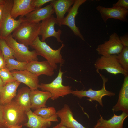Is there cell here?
Returning a JSON list of instances; mask_svg holds the SVG:
<instances>
[{
  "label": "cell",
  "mask_w": 128,
  "mask_h": 128,
  "mask_svg": "<svg viewBox=\"0 0 128 128\" xmlns=\"http://www.w3.org/2000/svg\"><path fill=\"white\" fill-rule=\"evenodd\" d=\"M0 49L5 60L9 58L14 59V51L4 39H0Z\"/></svg>",
  "instance_id": "obj_28"
},
{
  "label": "cell",
  "mask_w": 128,
  "mask_h": 128,
  "mask_svg": "<svg viewBox=\"0 0 128 128\" xmlns=\"http://www.w3.org/2000/svg\"><path fill=\"white\" fill-rule=\"evenodd\" d=\"M101 77L103 81V86L100 90H94L91 88L88 90L72 91L71 94L80 98L84 97L89 98L88 100L91 101H96L98 102L102 106H103L102 99L103 97L105 96L110 97L114 96L115 93L106 90L105 88V83L108 81V79L104 77L99 72H97Z\"/></svg>",
  "instance_id": "obj_8"
},
{
  "label": "cell",
  "mask_w": 128,
  "mask_h": 128,
  "mask_svg": "<svg viewBox=\"0 0 128 128\" xmlns=\"http://www.w3.org/2000/svg\"><path fill=\"white\" fill-rule=\"evenodd\" d=\"M0 128H8L5 123L4 117V106L0 104Z\"/></svg>",
  "instance_id": "obj_32"
},
{
  "label": "cell",
  "mask_w": 128,
  "mask_h": 128,
  "mask_svg": "<svg viewBox=\"0 0 128 128\" xmlns=\"http://www.w3.org/2000/svg\"><path fill=\"white\" fill-rule=\"evenodd\" d=\"M56 112L55 108L52 106L40 108L35 110L33 112L36 115L45 119L50 118Z\"/></svg>",
  "instance_id": "obj_27"
},
{
  "label": "cell",
  "mask_w": 128,
  "mask_h": 128,
  "mask_svg": "<svg viewBox=\"0 0 128 128\" xmlns=\"http://www.w3.org/2000/svg\"><path fill=\"white\" fill-rule=\"evenodd\" d=\"M22 126H11L8 128H22Z\"/></svg>",
  "instance_id": "obj_38"
},
{
  "label": "cell",
  "mask_w": 128,
  "mask_h": 128,
  "mask_svg": "<svg viewBox=\"0 0 128 128\" xmlns=\"http://www.w3.org/2000/svg\"><path fill=\"white\" fill-rule=\"evenodd\" d=\"M11 72L16 81L23 83L31 90L38 89L39 81L38 76L27 70L19 71L14 70Z\"/></svg>",
  "instance_id": "obj_14"
},
{
  "label": "cell",
  "mask_w": 128,
  "mask_h": 128,
  "mask_svg": "<svg viewBox=\"0 0 128 128\" xmlns=\"http://www.w3.org/2000/svg\"><path fill=\"white\" fill-rule=\"evenodd\" d=\"M6 67L5 60L1 50H0V70Z\"/></svg>",
  "instance_id": "obj_34"
},
{
  "label": "cell",
  "mask_w": 128,
  "mask_h": 128,
  "mask_svg": "<svg viewBox=\"0 0 128 128\" xmlns=\"http://www.w3.org/2000/svg\"><path fill=\"white\" fill-rule=\"evenodd\" d=\"M13 0H5L0 22V38L4 39L11 34L23 21V17H20L17 20L13 18L11 12Z\"/></svg>",
  "instance_id": "obj_3"
},
{
  "label": "cell",
  "mask_w": 128,
  "mask_h": 128,
  "mask_svg": "<svg viewBox=\"0 0 128 128\" xmlns=\"http://www.w3.org/2000/svg\"></svg>",
  "instance_id": "obj_41"
},
{
  "label": "cell",
  "mask_w": 128,
  "mask_h": 128,
  "mask_svg": "<svg viewBox=\"0 0 128 128\" xmlns=\"http://www.w3.org/2000/svg\"><path fill=\"white\" fill-rule=\"evenodd\" d=\"M64 45L62 43L60 47L54 50L45 41H41L38 36L30 46L35 50L38 55L44 58L54 69L56 70L57 68V64H60L61 66L64 63V60L61 53Z\"/></svg>",
  "instance_id": "obj_1"
},
{
  "label": "cell",
  "mask_w": 128,
  "mask_h": 128,
  "mask_svg": "<svg viewBox=\"0 0 128 128\" xmlns=\"http://www.w3.org/2000/svg\"><path fill=\"white\" fill-rule=\"evenodd\" d=\"M123 47L119 37L117 34L114 32L110 36L108 41L99 45L96 50L99 54L102 56L117 55L121 51Z\"/></svg>",
  "instance_id": "obj_9"
},
{
  "label": "cell",
  "mask_w": 128,
  "mask_h": 128,
  "mask_svg": "<svg viewBox=\"0 0 128 128\" xmlns=\"http://www.w3.org/2000/svg\"><path fill=\"white\" fill-rule=\"evenodd\" d=\"M123 83L119 91L116 104L112 110L113 112L121 111L128 113V74L125 75Z\"/></svg>",
  "instance_id": "obj_21"
},
{
  "label": "cell",
  "mask_w": 128,
  "mask_h": 128,
  "mask_svg": "<svg viewBox=\"0 0 128 128\" xmlns=\"http://www.w3.org/2000/svg\"><path fill=\"white\" fill-rule=\"evenodd\" d=\"M28 120L24 126L30 128H42L50 127L52 122H58V117L56 113L50 118H44L34 113L31 110L25 112Z\"/></svg>",
  "instance_id": "obj_13"
},
{
  "label": "cell",
  "mask_w": 128,
  "mask_h": 128,
  "mask_svg": "<svg viewBox=\"0 0 128 128\" xmlns=\"http://www.w3.org/2000/svg\"><path fill=\"white\" fill-rule=\"evenodd\" d=\"M116 55H102L98 58L94 64L96 72L100 70H105L108 72L115 75L119 73L124 75L128 74L119 63Z\"/></svg>",
  "instance_id": "obj_7"
},
{
  "label": "cell",
  "mask_w": 128,
  "mask_h": 128,
  "mask_svg": "<svg viewBox=\"0 0 128 128\" xmlns=\"http://www.w3.org/2000/svg\"><path fill=\"white\" fill-rule=\"evenodd\" d=\"M5 1V0H0V4H4Z\"/></svg>",
  "instance_id": "obj_39"
},
{
  "label": "cell",
  "mask_w": 128,
  "mask_h": 128,
  "mask_svg": "<svg viewBox=\"0 0 128 128\" xmlns=\"http://www.w3.org/2000/svg\"><path fill=\"white\" fill-rule=\"evenodd\" d=\"M5 62L6 67L10 71L15 69L19 71L26 70L27 62H20L12 58L8 59Z\"/></svg>",
  "instance_id": "obj_25"
},
{
  "label": "cell",
  "mask_w": 128,
  "mask_h": 128,
  "mask_svg": "<svg viewBox=\"0 0 128 128\" xmlns=\"http://www.w3.org/2000/svg\"><path fill=\"white\" fill-rule=\"evenodd\" d=\"M61 66L57 76L51 82L47 84L41 83L39 86V88L42 91H47L51 94L50 99L53 100L71 94L72 91L71 87L64 86L62 84V76L64 72L61 71Z\"/></svg>",
  "instance_id": "obj_5"
},
{
  "label": "cell",
  "mask_w": 128,
  "mask_h": 128,
  "mask_svg": "<svg viewBox=\"0 0 128 128\" xmlns=\"http://www.w3.org/2000/svg\"><path fill=\"white\" fill-rule=\"evenodd\" d=\"M53 0H32V4L36 9L41 7L44 4L50 2Z\"/></svg>",
  "instance_id": "obj_30"
},
{
  "label": "cell",
  "mask_w": 128,
  "mask_h": 128,
  "mask_svg": "<svg viewBox=\"0 0 128 128\" xmlns=\"http://www.w3.org/2000/svg\"><path fill=\"white\" fill-rule=\"evenodd\" d=\"M26 70L39 77L42 75L52 76L54 74V69L47 61H35L27 62Z\"/></svg>",
  "instance_id": "obj_16"
},
{
  "label": "cell",
  "mask_w": 128,
  "mask_h": 128,
  "mask_svg": "<svg viewBox=\"0 0 128 128\" xmlns=\"http://www.w3.org/2000/svg\"><path fill=\"white\" fill-rule=\"evenodd\" d=\"M100 118L93 128H123L124 120L128 116V114L123 112L119 115L115 114L108 120L104 119L100 115Z\"/></svg>",
  "instance_id": "obj_18"
},
{
  "label": "cell",
  "mask_w": 128,
  "mask_h": 128,
  "mask_svg": "<svg viewBox=\"0 0 128 128\" xmlns=\"http://www.w3.org/2000/svg\"><path fill=\"white\" fill-rule=\"evenodd\" d=\"M21 83L15 81L5 84L0 91V104L4 105L12 101L16 96L17 89Z\"/></svg>",
  "instance_id": "obj_23"
},
{
  "label": "cell",
  "mask_w": 128,
  "mask_h": 128,
  "mask_svg": "<svg viewBox=\"0 0 128 128\" xmlns=\"http://www.w3.org/2000/svg\"><path fill=\"white\" fill-rule=\"evenodd\" d=\"M4 117L8 128L24 125L27 122L25 111L17 104L15 100L3 105Z\"/></svg>",
  "instance_id": "obj_4"
},
{
  "label": "cell",
  "mask_w": 128,
  "mask_h": 128,
  "mask_svg": "<svg viewBox=\"0 0 128 128\" xmlns=\"http://www.w3.org/2000/svg\"><path fill=\"white\" fill-rule=\"evenodd\" d=\"M42 128H47V127H43Z\"/></svg>",
  "instance_id": "obj_40"
},
{
  "label": "cell",
  "mask_w": 128,
  "mask_h": 128,
  "mask_svg": "<svg viewBox=\"0 0 128 128\" xmlns=\"http://www.w3.org/2000/svg\"><path fill=\"white\" fill-rule=\"evenodd\" d=\"M96 9L100 13L105 23L109 18L127 22L128 10L119 7H106L100 5L97 6Z\"/></svg>",
  "instance_id": "obj_12"
},
{
  "label": "cell",
  "mask_w": 128,
  "mask_h": 128,
  "mask_svg": "<svg viewBox=\"0 0 128 128\" xmlns=\"http://www.w3.org/2000/svg\"><path fill=\"white\" fill-rule=\"evenodd\" d=\"M118 62L125 72L128 74V46H123V49L116 55Z\"/></svg>",
  "instance_id": "obj_26"
},
{
  "label": "cell",
  "mask_w": 128,
  "mask_h": 128,
  "mask_svg": "<svg viewBox=\"0 0 128 128\" xmlns=\"http://www.w3.org/2000/svg\"><path fill=\"white\" fill-rule=\"evenodd\" d=\"M0 77L5 85L16 81L10 71L5 67L0 70Z\"/></svg>",
  "instance_id": "obj_29"
},
{
  "label": "cell",
  "mask_w": 128,
  "mask_h": 128,
  "mask_svg": "<svg viewBox=\"0 0 128 128\" xmlns=\"http://www.w3.org/2000/svg\"><path fill=\"white\" fill-rule=\"evenodd\" d=\"M55 24L58 25L57 21L53 15L41 22L40 35L42 37L41 41H45L48 38L53 37L56 38L58 42H63L60 38L62 31L60 29L55 30L54 26Z\"/></svg>",
  "instance_id": "obj_10"
},
{
  "label": "cell",
  "mask_w": 128,
  "mask_h": 128,
  "mask_svg": "<svg viewBox=\"0 0 128 128\" xmlns=\"http://www.w3.org/2000/svg\"><path fill=\"white\" fill-rule=\"evenodd\" d=\"M53 128H69L67 127L61 125L59 123L53 127Z\"/></svg>",
  "instance_id": "obj_36"
},
{
  "label": "cell",
  "mask_w": 128,
  "mask_h": 128,
  "mask_svg": "<svg viewBox=\"0 0 128 128\" xmlns=\"http://www.w3.org/2000/svg\"></svg>",
  "instance_id": "obj_42"
},
{
  "label": "cell",
  "mask_w": 128,
  "mask_h": 128,
  "mask_svg": "<svg viewBox=\"0 0 128 128\" xmlns=\"http://www.w3.org/2000/svg\"><path fill=\"white\" fill-rule=\"evenodd\" d=\"M5 84L0 77V91L4 85Z\"/></svg>",
  "instance_id": "obj_37"
},
{
  "label": "cell",
  "mask_w": 128,
  "mask_h": 128,
  "mask_svg": "<svg viewBox=\"0 0 128 128\" xmlns=\"http://www.w3.org/2000/svg\"><path fill=\"white\" fill-rule=\"evenodd\" d=\"M30 90L27 87H23L18 90L15 97L16 103L25 112L31 110Z\"/></svg>",
  "instance_id": "obj_24"
},
{
  "label": "cell",
  "mask_w": 128,
  "mask_h": 128,
  "mask_svg": "<svg viewBox=\"0 0 128 128\" xmlns=\"http://www.w3.org/2000/svg\"><path fill=\"white\" fill-rule=\"evenodd\" d=\"M75 0H53L50 2L56 16L58 24L60 27L64 17L71 6L74 4Z\"/></svg>",
  "instance_id": "obj_19"
},
{
  "label": "cell",
  "mask_w": 128,
  "mask_h": 128,
  "mask_svg": "<svg viewBox=\"0 0 128 128\" xmlns=\"http://www.w3.org/2000/svg\"><path fill=\"white\" fill-rule=\"evenodd\" d=\"M4 39L13 50L14 57L17 61L26 62L38 61V55L35 50L30 51L27 46L18 42L14 39L11 34Z\"/></svg>",
  "instance_id": "obj_6"
},
{
  "label": "cell",
  "mask_w": 128,
  "mask_h": 128,
  "mask_svg": "<svg viewBox=\"0 0 128 128\" xmlns=\"http://www.w3.org/2000/svg\"><path fill=\"white\" fill-rule=\"evenodd\" d=\"M23 20L11 34L18 42L27 46H30L40 35L41 23Z\"/></svg>",
  "instance_id": "obj_2"
},
{
  "label": "cell",
  "mask_w": 128,
  "mask_h": 128,
  "mask_svg": "<svg viewBox=\"0 0 128 128\" xmlns=\"http://www.w3.org/2000/svg\"><path fill=\"white\" fill-rule=\"evenodd\" d=\"M55 13L50 4L46 6L36 9L23 17L25 20L34 23H39L45 20Z\"/></svg>",
  "instance_id": "obj_20"
},
{
  "label": "cell",
  "mask_w": 128,
  "mask_h": 128,
  "mask_svg": "<svg viewBox=\"0 0 128 128\" xmlns=\"http://www.w3.org/2000/svg\"><path fill=\"white\" fill-rule=\"evenodd\" d=\"M121 42L123 46H128V34L119 37Z\"/></svg>",
  "instance_id": "obj_33"
},
{
  "label": "cell",
  "mask_w": 128,
  "mask_h": 128,
  "mask_svg": "<svg viewBox=\"0 0 128 128\" xmlns=\"http://www.w3.org/2000/svg\"><path fill=\"white\" fill-rule=\"evenodd\" d=\"M31 108L35 109L46 107V102L51 96V94L47 91L38 89L31 90L30 94Z\"/></svg>",
  "instance_id": "obj_22"
},
{
  "label": "cell",
  "mask_w": 128,
  "mask_h": 128,
  "mask_svg": "<svg viewBox=\"0 0 128 128\" xmlns=\"http://www.w3.org/2000/svg\"><path fill=\"white\" fill-rule=\"evenodd\" d=\"M58 117L61 119L60 124L69 128H87L81 124L75 119L69 106L64 105L63 108L56 112Z\"/></svg>",
  "instance_id": "obj_15"
},
{
  "label": "cell",
  "mask_w": 128,
  "mask_h": 128,
  "mask_svg": "<svg viewBox=\"0 0 128 128\" xmlns=\"http://www.w3.org/2000/svg\"><path fill=\"white\" fill-rule=\"evenodd\" d=\"M112 7H120L128 10V0H119L112 5Z\"/></svg>",
  "instance_id": "obj_31"
},
{
  "label": "cell",
  "mask_w": 128,
  "mask_h": 128,
  "mask_svg": "<svg viewBox=\"0 0 128 128\" xmlns=\"http://www.w3.org/2000/svg\"><path fill=\"white\" fill-rule=\"evenodd\" d=\"M4 4H0V22L2 17L4 7Z\"/></svg>",
  "instance_id": "obj_35"
},
{
  "label": "cell",
  "mask_w": 128,
  "mask_h": 128,
  "mask_svg": "<svg viewBox=\"0 0 128 128\" xmlns=\"http://www.w3.org/2000/svg\"><path fill=\"white\" fill-rule=\"evenodd\" d=\"M86 1V0H75L72 6L68 12L67 15L64 17L62 23V25L68 27L75 35L78 37L83 41L85 40L84 37L75 24V18L78 13L79 7Z\"/></svg>",
  "instance_id": "obj_11"
},
{
  "label": "cell",
  "mask_w": 128,
  "mask_h": 128,
  "mask_svg": "<svg viewBox=\"0 0 128 128\" xmlns=\"http://www.w3.org/2000/svg\"><path fill=\"white\" fill-rule=\"evenodd\" d=\"M32 0H13L11 14L15 19L18 16L23 17L36 9L32 4Z\"/></svg>",
  "instance_id": "obj_17"
},
{
  "label": "cell",
  "mask_w": 128,
  "mask_h": 128,
  "mask_svg": "<svg viewBox=\"0 0 128 128\" xmlns=\"http://www.w3.org/2000/svg\"></svg>",
  "instance_id": "obj_43"
}]
</instances>
